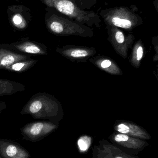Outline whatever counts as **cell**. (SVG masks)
Masks as SVG:
<instances>
[{
	"label": "cell",
	"instance_id": "6da1fadb",
	"mask_svg": "<svg viewBox=\"0 0 158 158\" xmlns=\"http://www.w3.org/2000/svg\"><path fill=\"white\" fill-rule=\"evenodd\" d=\"M22 115H30L33 118L54 121L62 116L60 102L50 94L38 93L33 95L20 111Z\"/></svg>",
	"mask_w": 158,
	"mask_h": 158
},
{
	"label": "cell",
	"instance_id": "7a4b0ae2",
	"mask_svg": "<svg viewBox=\"0 0 158 158\" xmlns=\"http://www.w3.org/2000/svg\"><path fill=\"white\" fill-rule=\"evenodd\" d=\"M0 48H3L21 54L47 55V47L44 44L28 38H22L11 44H0Z\"/></svg>",
	"mask_w": 158,
	"mask_h": 158
},
{
	"label": "cell",
	"instance_id": "3957f363",
	"mask_svg": "<svg viewBox=\"0 0 158 158\" xmlns=\"http://www.w3.org/2000/svg\"><path fill=\"white\" fill-rule=\"evenodd\" d=\"M6 13L10 25L17 30L26 29L31 21L32 17L30 9L22 5L8 6Z\"/></svg>",
	"mask_w": 158,
	"mask_h": 158
},
{
	"label": "cell",
	"instance_id": "277c9868",
	"mask_svg": "<svg viewBox=\"0 0 158 158\" xmlns=\"http://www.w3.org/2000/svg\"><path fill=\"white\" fill-rule=\"evenodd\" d=\"M57 126L50 121H38L26 124L21 131L22 135L30 140H40L52 132Z\"/></svg>",
	"mask_w": 158,
	"mask_h": 158
},
{
	"label": "cell",
	"instance_id": "5b68a950",
	"mask_svg": "<svg viewBox=\"0 0 158 158\" xmlns=\"http://www.w3.org/2000/svg\"><path fill=\"white\" fill-rule=\"evenodd\" d=\"M57 52L72 61L84 62L93 56L96 52L93 48L66 46L56 48Z\"/></svg>",
	"mask_w": 158,
	"mask_h": 158
},
{
	"label": "cell",
	"instance_id": "8992f818",
	"mask_svg": "<svg viewBox=\"0 0 158 158\" xmlns=\"http://www.w3.org/2000/svg\"><path fill=\"white\" fill-rule=\"evenodd\" d=\"M0 154L3 158H28V152L18 145L0 141Z\"/></svg>",
	"mask_w": 158,
	"mask_h": 158
},
{
	"label": "cell",
	"instance_id": "52a82bcc",
	"mask_svg": "<svg viewBox=\"0 0 158 158\" xmlns=\"http://www.w3.org/2000/svg\"><path fill=\"white\" fill-rule=\"evenodd\" d=\"M28 55L21 54L3 48H0V69H4L14 63L31 59Z\"/></svg>",
	"mask_w": 158,
	"mask_h": 158
},
{
	"label": "cell",
	"instance_id": "ba28073f",
	"mask_svg": "<svg viewBox=\"0 0 158 158\" xmlns=\"http://www.w3.org/2000/svg\"><path fill=\"white\" fill-rule=\"evenodd\" d=\"M90 61L100 69L115 75H122V71L113 60L107 57H99L90 59Z\"/></svg>",
	"mask_w": 158,
	"mask_h": 158
},
{
	"label": "cell",
	"instance_id": "9c48e42d",
	"mask_svg": "<svg viewBox=\"0 0 158 158\" xmlns=\"http://www.w3.org/2000/svg\"><path fill=\"white\" fill-rule=\"evenodd\" d=\"M25 89V85L20 83L0 79V96L12 95Z\"/></svg>",
	"mask_w": 158,
	"mask_h": 158
},
{
	"label": "cell",
	"instance_id": "30bf717a",
	"mask_svg": "<svg viewBox=\"0 0 158 158\" xmlns=\"http://www.w3.org/2000/svg\"><path fill=\"white\" fill-rule=\"evenodd\" d=\"M115 39L112 41L114 50L118 54L124 58L128 57V51L131 49V44L126 42L125 36L122 31H117L115 34Z\"/></svg>",
	"mask_w": 158,
	"mask_h": 158
},
{
	"label": "cell",
	"instance_id": "8fae6325",
	"mask_svg": "<svg viewBox=\"0 0 158 158\" xmlns=\"http://www.w3.org/2000/svg\"><path fill=\"white\" fill-rule=\"evenodd\" d=\"M37 62L38 60H34L32 58L28 60L18 61L6 67L4 69L15 73H22L30 69L33 66L35 65Z\"/></svg>",
	"mask_w": 158,
	"mask_h": 158
},
{
	"label": "cell",
	"instance_id": "7c38bea8",
	"mask_svg": "<svg viewBox=\"0 0 158 158\" xmlns=\"http://www.w3.org/2000/svg\"><path fill=\"white\" fill-rule=\"evenodd\" d=\"M143 48L142 45L135 46L133 49L132 56L131 57L130 61L132 65H133L135 67L139 66L143 56Z\"/></svg>",
	"mask_w": 158,
	"mask_h": 158
},
{
	"label": "cell",
	"instance_id": "4fadbf2b",
	"mask_svg": "<svg viewBox=\"0 0 158 158\" xmlns=\"http://www.w3.org/2000/svg\"><path fill=\"white\" fill-rule=\"evenodd\" d=\"M112 23L116 27L124 29H130L132 27V23L127 19H122L118 17H114L112 19Z\"/></svg>",
	"mask_w": 158,
	"mask_h": 158
},
{
	"label": "cell",
	"instance_id": "5bb4252c",
	"mask_svg": "<svg viewBox=\"0 0 158 158\" xmlns=\"http://www.w3.org/2000/svg\"><path fill=\"white\" fill-rule=\"evenodd\" d=\"M91 143V140L88 137H83L78 141V145L81 151H85L88 149Z\"/></svg>",
	"mask_w": 158,
	"mask_h": 158
},
{
	"label": "cell",
	"instance_id": "9a60e30c",
	"mask_svg": "<svg viewBox=\"0 0 158 158\" xmlns=\"http://www.w3.org/2000/svg\"><path fill=\"white\" fill-rule=\"evenodd\" d=\"M115 140L116 142H119V143L127 142L129 140V137L126 134L121 133L116 135Z\"/></svg>",
	"mask_w": 158,
	"mask_h": 158
},
{
	"label": "cell",
	"instance_id": "2e32d148",
	"mask_svg": "<svg viewBox=\"0 0 158 158\" xmlns=\"http://www.w3.org/2000/svg\"><path fill=\"white\" fill-rule=\"evenodd\" d=\"M6 106L5 101H2L0 102V114L2 113V111L6 108Z\"/></svg>",
	"mask_w": 158,
	"mask_h": 158
},
{
	"label": "cell",
	"instance_id": "e0dca14e",
	"mask_svg": "<svg viewBox=\"0 0 158 158\" xmlns=\"http://www.w3.org/2000/svg\"><path fill=\"white\" fill-rule=\"evenodd\" d=\"M122 158L120 157H117V158Z\"/></svg>",
	"mask_w": 158,
	"mask_h": 158
},
{
	"label": "cell",
	"instance_id": "ac0fdd59",
	"mask_svg": "<svg viewBox=\"0 0 158 158\" xmlns=\"http://www.w3.org/2000/svg\"><path fill=\"white\" fill-rule=\"evenodd\" d=\"M16 1H17V2H18V0H15Z\"/></svg>",
	"mask_w": 158,
	"mask_h": 158
}]
</instances>
